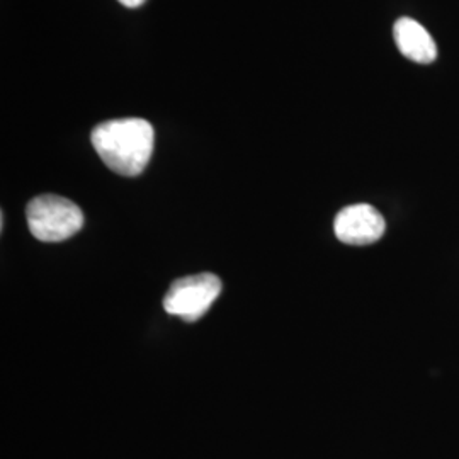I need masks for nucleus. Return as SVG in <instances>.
<instances>
[{"instance_id": "4", "label": "nucleus", "mask_w": 459, "mask_h": 459, "mask_svg": "<svg viewBox=\"0 0 459 459\" xmlns=\"http://www.w3.org/2000/svg\"><path fill=\"white\" fill-rule=\"evenodd\" d=\"M385 230L383 214L366 203L341 210L333 221L335 237L347 246H371L383 237Z\"/></svg>"}, {"instance_id": "1", "label": "nucleus", "mask_w": 459, "mask_h": 459, "mask_svg": "<svg viewBox=\"0 0 459 459\" xmlns=\"http://www.w3.org/2000/svg\"><path fill=\"white\" fill-rule=\"evenodd\" d=\"M100 160L123 178L140 176L152 159L155 132L147 119L125 117L98 125L91 134Z\"/></svg>"}, {"instance_id": "3", "label": "nucleus", "mask_w": 459, "mask_h": 459, "mask_svg": "<svg viewBox=\"0 0 459 459\" xmlns=\"http://www.w3.org/2000/svg\"><path fill=\"white\" fill-rule=\"evenodd\" d=\"M221 290V281L212 273L178 279L165 295V312L186 322H196L212 308Z\"/></svg>"}, {"instance_id": "2", "label": "nucleus", "mask_w": 459, "mask_h": 459, "mask_svg": "<svg viewBox=\"0 0 459 459\" xmlns=\"http://www.w3.org/2000/svg\"><path fill=\"white\" fill-rule=\"evenodd\" d=\"M28 227L41 242H64L83 227V213L70 199L55 195L34 197L26 208Z\"/></svg>"}, {"instance_id": "5", "label": "nucleus", "mask_w": 459, "mask_h": 459, "mask_svg": "<svg viewBox=\"0 0 459 459\" xmlns=\"http://www.w3.org/2000/svg\"><path fill=\"white\" fill-rule=\"evenodd\" d=\"M394 38L400 53L415 64L429 65L437 58V47L426 28L411 17L394 22Z\"/></svg>"}, {"instance_id": "6", "label": "nucleus", "mask_w": 459, "mask_h": 459, "mask_svg": "<svg viewBox=\"0 0 459 459\" xmlns=\"http://www.w3.org/2000/svg\"><path fill=\"white\" fill-rule=\"evenodd\" d=\"M119 4H123L125 7H130V9H136L140 5H143L147 0H117Z\"/></svg>"}]
</instances>
